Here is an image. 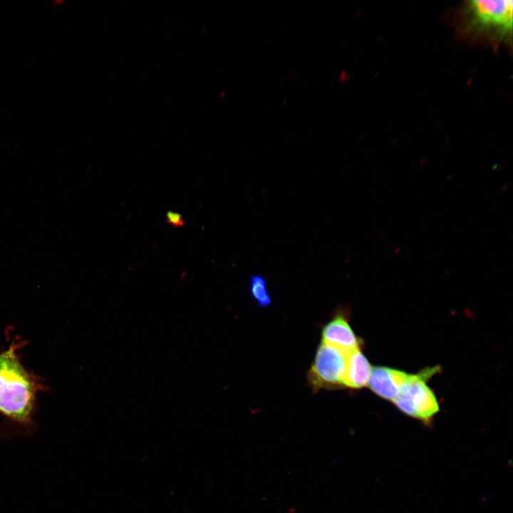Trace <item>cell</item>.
<instances>
[{"label": "cell", "instance_id": "obj_1", "mask_svg": "<svg viewBox=\"0 0 513 513\" xmlns=\"http://www.w3.org/2000/svg\"><path fill=\"white\" fill-rule=\"evenodd\" d=\"M23 341H12L0 353V414L26 433L34 431L36 402L46 386L28 370L19 353Z\"/></svg>", "mask_w": 513, "mask_h": 513}, {"label": "cell", "instance_id": "obj_8", "mask_svg": "<svg viewBox=\"0 0 513 513\" xmlns=\"http://www.w3.org/2000/svg\"><path fill=\"white\" fill-rule=\"evenodd\" d=\"M249 289L252 299L259 307L265 309L271 304L267 281L263 275L252 274L249 279Z\"/></svg>", "mask_w": 513, "mask_h": 513}, {"label": "cell", "instance_id": "obj_3", "mask_svg": "<svg viewBox=\"0 0 513 513\" xmlns=\"http://www.w3.org/2000/svg\"><path fill=\"white\" fill-rule=\"evenodd\" d=\"M348 353L323 342L319 345L307 373L308 383L313 390H336L345 387Z\"/></svg>", "mask_w": 513, "mask_h": 513}, {"label": "cell", "instance_id": "obj_5", "mask_svg": "<svg viewBox=\"0 0 513 513\" xmlns=\"http://www.w3.org/2000/svg\"><path fill=\"white\" fill-rule=\"evenodd\" d=\"M343 309L336 311L332 318L323 326L321 332L323 343L346 353L360 349V341L348 323Z\"/></svg>", "mask_w": 513, "mask_h": 513}, {"label": "cell", "instance_id": "obj_4", "mask_svg": "<svg viewBox=\"0 0 513 513\" xmlns=\"http://www.w3.org/2000/svg\"><path fill=\"white\" fill-rule=\"evenodd\" d=\"M432 370L420 375H410L393 401L407 415L427 423L439 410L437 399L425 380Z\"/></svg>", "mask_w": 513, "mask_h": 513}, {"label": "cell", "instance_id": "obj_2", "mask_svg": "<svg viewBox=\"0 0 513 513\" xmlns=\"http://www.w3.org/2000/svg\"><path fill=\"white\" fill-rule=\"evenodd\" d=\"M512 12L511 0L468 1L462 9V27L469 35L492 42H511Z\"/></svg>", "mask_w": 513, "mask_h": 513}, {"label": "cell", "instance_id": "obj_6", "mask_svg": "<svg viewBox=\"0 0 513 513\" xmlns=\"http://www.w3.org/2000/svg\"><path fill=\"white\" fill-rule=\"evenodd\" d=\"M409 376L410 374L404 371L378 366L372 369L368 384L375 394L384 399L394 401Z\"/></svg>", "mask_w": 513, "mask_h": 513}, {"label": "cell", "instance_id": "obj_9", "mask_svg": "<svg viewBox=\"0 0 513 513\" xmlns=\"http://www.w3.org/2000/svg\"><path fill=\"white\" fill-rule=\"evenodd\" d=\"M166 218L169 224L176 227H181L184 222L182 215L172 211L167 213Z\"/></svg>", "mask_w": 513, "mask_h": 513}, {"label": "cell", "instance_id": "obj_7", "mask_svg": "<svg viewBox=\"0 0 513 513\" xmlns=\"http://www.w3.org/2000/svg\"><path fill=\"white\" fill-rule=\"evenodd\" d=\"M371 366L360 349L350 351L347 355L344 376V386L350 388H361L368 383Z\"/></svg>", "mask_w": 513, "mask_h": 513}]
</instances>
